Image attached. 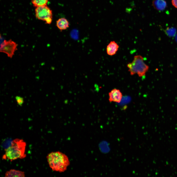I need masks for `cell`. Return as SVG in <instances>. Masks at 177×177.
<instances>
[{
    "instance_id": "6da1fadb",
    "label": "cell",
    "mask_w": 177,
    "mask_h": 177,
    "mask_svg": "<svg viewBox=\"0 0 177 177\" xmlns=\"http://www.w3.org/2000/svg\"><path fill=\"white\" fill-rule=\"evenodd\" d=\"M26 143L23 140L15 139L12 141L10 146L5 149V154L2 159L11 161L18 158L22 159L26 156L25 149Z\"/></svg>"
},
{
    "instance_id": "7a4b0ae2",
    "label": "cell",
    "mask_w": 177,
    "mask_h": 177,
    "mask_svg": "<svg viewBox=\"0 0 177 177\" xmlns=\"http://www.w3.org/2000/svg\"><path fill=\"white\" fill-rule=\"evenodd\" d=\"M47 158L50 167L54 171L63 172L66 170L70 163L67 156L60 152L49 154Z\"/></svg>"
},
{
    "instance_id": "3957f363",
    "label": "cell",
    "mask_w": 177,
    "mask_h": 177,
    "mask_svg": "<svg viewBox=\"0 0 177 177\" xmlns=\"http://www.w3.org/2000/svg\"><path fill=\"white\" fill-rule=\"evenodd\" d=\"M131 75L137 74L139 77L145 76L149 69V66L145 63L143 57L140 55L135 56L132 61L127 64Z\"/></svg>"
},
{
    "instance_id": "277c9868",
    "label": "cell",
    "mask_w": 177,
    "mask_h": 177,
    "mask_svg": "<svg viewBox=\"0 0 177 177\" xmlns=\"http://www.w3.org/2000/svg\"><path fill=\"white\" fill-rule=\"evenodd\" d=\"M36 18L43 21L47 24H51L52 21V12L50 9L47 5L36 8L35 10Z\"/></svg>"
},
{
    "instance_id": "5b68a950",
    "label": "cell",
    "mask_w": 177,
    "mask_h": 177,
    "mask_svg": "<svg viewBox=\"0 0 177 177\" xmlns=\"http://www.w3.org/2000/svg\"><path fill=\"white\" fill-rule=\"evenodd\" d=\"M0 43V52L6 53L8 57L12 58L17 49V44L11 40H5Z\"/></svg>"
},
{
    "instance_id": "8992f818",
    "label": "cell",
    "mask_w": 177,
    "mask_h": 177,
    "mask_svg": "<svg viewBox=\"0 0 177 177\" xmlns=\"http://www.w3.org/2000/svg\"><path fill=\"white\" fill-rule=\"evenodd\" d=\"M109 101L110 102L120 103L122 98V94L119 89L114 88L108 93Z\"/></svg>"
},
{
    "instance_id": "52a82bcc",
    "label": "cell",
    "mask_w": 177,
    "mask_h": 177,
    "mask_svg": "<svg viewBox=\"0 0 177 177\" xmlns=\"http://www.w3.org/2000/svg\"><path fill=\"white\" fill-rule=\"evenodd\" d=\"M119 45L114 41H111L107 46L106 51L107 54L112 56L117 53L119 48Z\"/></svg>"
},
{
    "instance_id": "ba28073f",
    "label": "cell",
    "mask_w": 177,
    "mask_h": 177,
    "mask_svg": "<svg viewBox=\"0 0 177 177\" xmlns=\"http://www.w3.org/2000/svg\"><path fill=\"white\" fill-rule=\"evenodd\" d=\"M56 25L57 28L62 31L66 30L69 27V23L66 18H61L57 20Z\"/></svg>"
},
{
    "instance_id": "9c48e42d",
    "label": "cell",
    "mask_w": 177,
    "mask_h": 177,
    "mask_svg": "<svg viewBox=\"0 0 177 177\" xmlns=\"http://www.w3.org/2000/svg\"><path fill=\"white\" fill-rule=\"evenodd\" d=\"M152 5L154 7L159 11L164 10L167 6V3L165 0H153Z\"/></svg>"
},
{
    "instance_id": "30bf717a",
    "label": "cell",
    "mask_w": 177,
    "mask_h": 177,
    "mask_svg": "<svg viewBox=\"0 0 177 177\" xmlns=\"http://www.w3.org/2000/svg\"><path fill=\"white\" fill-rule=\"evenodd\" d=\"M5 177H24L25 174L24 172L12 169L6 172Z\"/></svg>"
},
{
    "instance_id": "8fae6325",
    "label": "cell",
    "mask_w": 177,
    "mask_h": 177,
    "mask_svg": "<svg viewBox=\"0 0 177 177\" xmlns=\"http://www.w3.org/2000/svg\"><path fill=\"white\" fill-rule=\"evenodd\" d=\"M49 0H31V3L35 7L47 5Z\"/></svg>"
},
{
    "instance_id": "7c38bea8",
    "label": "cell",
    "mask_w": 177,
    "mask_h": 177,
    "mask_svg": "<svg viewBox=\"0 0 177 177\" xmlns=\"http://www.w3.org/2000/svg\"><path fill=\"white\" fill-rule=\"evenodd\" d=\"M15 99L17 104L20 106H21L24 103L23 98L20 96H17L15 97Z\"/></svg>"
},
{
    "instance_id": "4fadbf2b",
    "label": "cell",
    "mask_w": 177,
    "mask_h": 177,
    "mask_svg": "<svg viewBox=\"0 0 177 177\" xmlns=\"http://www.w3.org/2000/svg\"><path fill=\"white\" fill-rule=\"evenodd\" d=\"M171 2L173 6L177 8V0H172Z\"/></svg>"
},
{
    "instance_id": "5bb4252c",
    "label": "cell",
    "mask_w": 177,
    "mask_h": 177,
    "mask_svg": "<svg viewBox=\"0 0 177 177\" xmlns=\"http://www.w3.org/2000/svg\"><path fill=\"white\" fill-rule=\"evenodd\" d=\"M166 164L168 165V164L169 163L168 161H166Z\"/></svg>"
},
{
    "instance_id": "9a60e30c",
    "label": "cell",
    "mask_w": 177,
    "mask_h": 177,
    "mask_svg": "<svg viewBox=\"0 0 177 177\" xmlns=\"http://www.w3.org/2000/svg\"><path fill=\"white\" fill-rule=\"evenodd\" d=\"M158 174V173L157 172H155V174H156V175H157Z\"/></svg>"
}]
</instances>
